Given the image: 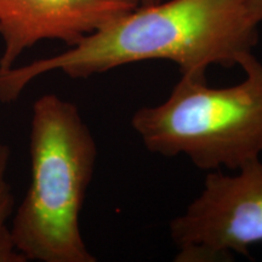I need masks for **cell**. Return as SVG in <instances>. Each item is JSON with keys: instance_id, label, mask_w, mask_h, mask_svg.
<instances>
[{"instance_id": "6da1fadb", "label": "cell", "mask_w": 262, "mask_h": 262, "mask_svg": "<svg viewBox=\"0 0 262 262\" xmlns=\"http://www.w3.org/2000/svg\"><path fill=\"white\" fill-rule=\"evenodd\" d=\"M258 22L244 0H169L139 5L67 51L0 73V102L12 103L42 74L89 78L125 64L165 60L181 75L205 77L210 66H239L253 54Z\"/></svg>"}, {"instance_id": "7a4b0ae2", "label": "cell", "mask_w": 262, "mask_h": 262, "mask_svg": "<svg viewBox=\"0 0 262 262\" xmlns=\"http://www.w3.org/2000/svg\"><path fill=\"white\" fill-rule=\"evenodd\" d=\"M93 133L71 101L45 94L33 104L31 181L10 233L25 261L95 262L80 212L97 160Z\"/></svg>"}, {"instance_id": "3957f363", "label": "cell", "mask_w": 262, "mask_h": 262, "mask_svg": "<svg viewBox=\"0 0 262 262\" xmlns=\"http://www.w3.org/2000/svg\"><path fill=\"white\" fill-rule=\"evenodd\" d=\"M245 78L210 88L205 77L183 74L164 102L137 110L131 125L149 152L183 155L205 171L238 170L262 156V63L249 55Z\"/></svg>"}, {"instance_id": "277c9868", "label": "cell", "mask_w": 262, "mask_h": 262, "mask_svg": "<svg viewBox=\"0 0 262 262\" xmlns=\"http://www.w3.org/2000/svg\"><path fill=\"white\" fill-rule=\"evenodd\" d=\"M178 262L225 261L262 243V162L209 171L199 195L169 225Z\"/></svg>"}, {"instance_id": "5b68a950", "label": "cell", "mask_w": 262, "mask_h": 262, "mask_svg": "<svg viewBox=\"0 0 262 262\" xmlns=\"http://www.w3.org/2000/svg\"><path fill=\"white\" fill-rule=\"evenodd\" d=\"M139 5V0H0V73L14 68L39 41L60 40L73 47Z\"/></svg>"}, {"instance_id": "8992f818", "label": "cell", "mask_w": 262, "mask_h": 262, "mask_svg": "<svg viewBox=\"0 0 262 262\" xmlns=\"http://www.w3.org/2000/svg\"><path fill=\"white\" fill-rule=\"evenodd\" d=\"M10 157V147L0 143V262H25L22 255L15 249L8 226L15 206L14 193L6 180Z\"/></svg>"}, {"instance_id": "52a82bcc", "label": "cell", "mask_w": 262, "mask_h": 262, "mask_svg": "<svg viewBox=\"0 0 262 262\" xmlns=\"http://www.w3.org/2000/svg\"><path fill=\"white\" fill-rule=\"evenodd\" d=\"M245 5L251 16L256 19L258 24L262 22V0H244Z\"/></svg>"}, {"instance_id": "ba28073f", "label": "cell", "mask_w": 262, "mask_h": 262, "mask_svg": "<svg viewBox=\"0 0 262 262\" xmlns=\"http://www.w3.org/2000/svg\"><path fill=\"white\" fill-rule=\"evenodd\" d=\"M162 2V0H139L140 5H150V4H156V3Z\"/></svg>"}]
</instances>
